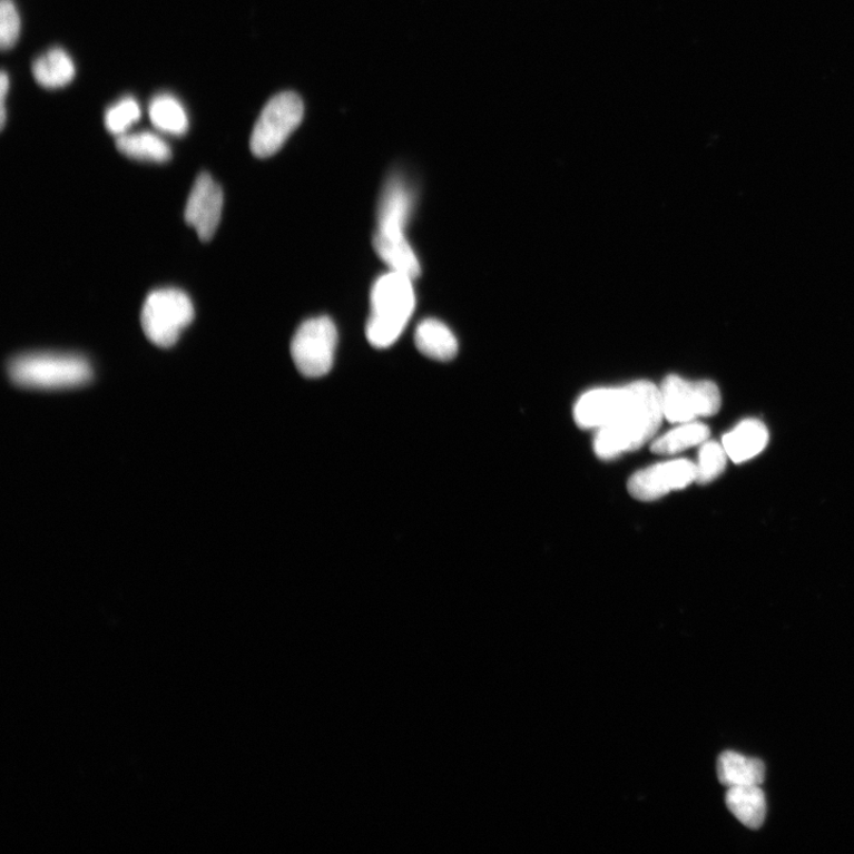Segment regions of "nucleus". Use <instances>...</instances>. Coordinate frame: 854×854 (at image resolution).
Returning <instances> with one entry per match:
<instances>
[{
	"label": "nucleus",
	"instance_id": "obj_20",
	"mask_svg": "<svg viewBox=\"0 0 854 854\" xmlns=\"http://www.w3.org/2000/svg\"><path fill=\"white\" fill-rule=\"evenodd\" d=\"M140 117L141 110L138 101L132 97L122 98L106 111V129L117 137L122 136L131 129Z\"/></svg>",
	"mask_w": 854,
	"mask_h": 854
},
{
	"label": "nucleus",
	"instance_id": "obj_1",
	"mask_svg": "<svg viewBox=\"0 0 854 854\" xmlns=\"http://www.w3.org/2000/svg\"><path fill=\"white\" fill-rule=\"evenodd\" d=\"M573 414L578 426L597 430L593 448L603 460L640 449L665 418L660 390L649 381L590 391L578 400Z\"/></svg>",
	"mask_w": 854,
	"mask_h": 854
},
{
	"label": "nucleus",
	"instance_id": "obj_22",
	"mask_svg": "<svg viewBox=\"0 0 854 854\" xmlns=\"http://www.w3.org/2000/svg\"><path fill=\"white\" fill-rule=\"evenodd\" d=\"M10 92V79L6 71L2 72V77H0V124H2V129H4V126L7 124V97Z\"/></svg>",
	"mask_w": 854,
	"mask_h": 854
},
{
	"label": "nucleus",
	"instance_id": "obj_10",
	"mask_svg": "<svg viewBox=\"0 0 854 854\" xmlns=\"http://www.w3.org/2000/svg\"><path fill=\"white\" fill-rule=\"evenodd\" d=\"M224 208V193L210 175H199L192 193L185 212L187 224L195 228L199 239L212 241L222 220Z\"/></svg>",
	"mask_w": 854,
	"mask_h": 854
},
{
	"label": "nucleus",
	"instance_id": "obj_6",
	"mask_svg": "<svg viewBox=\"0 0 854 854\" xmlns=\"http://www.w3.org/2000/svg\"><path fill=\"white\" fill-rule=\"evenodd\" d=\"M660 390L664 416L670 423L695 422L699 416L718 413L722 395L713 381H688L678 375H668Z\"/></svg>",
	"mask_w": 854,
	"mask_h": 854
},
{
	"label": "nucleus",
	"instance_id": "obj_15",
	"mask_svg": "<svg viewBox=\"0 0 854 854\" xmlns=\"http://www.w3.org/2000/svg\"><path fill=\"white\" fill-rule=\"evenodd\" d=\"M76 65L69 53L61 48H52L32 63L36 82L47 89H58L69 85L76 78Z\"/></svg>",
	"mask_w": 854,
	"mask_h": 854
},
{
	"label": "nucleus",
	"instance_id": "obj_16",
	"mask_svg": "<svg viewBox=\"0 0 854 854\" xmlns=\"http://www.w3.org/2000/svg\"><path fill=\"white\" fill-rule=\"evenodd\" d=\"M117 148L124 156L140 161L166 163L173 156L165 139L147 131L119 136Z\"/></svg>",
	"mask_w": 854,
	"mask_h": 854
},
{
	"label": "nucleus",
	"instance_id": "obj_5",
	"mask_svg": "<svg viewBox=\"0 0 854 854\" xmlns=\"http://www.w3.org/2000/svg\"><path fill=\"white\" fill-rule=\"evenodd\" d=\"M194 316L193 302L184 291L160 288L145 300L141 326L145 335L154 344L160 349H170L193 322Z\"/></svg>",
	"mask_w": 854,
	"mask_h": 854
},
{
	"label": "nucleus",
	"instance_id": "obj_13",
	"mask_svg": "<svg viewBox=\"0 0 854 854\" xmlns=\"http://www.w3.org/2000/svg\"><path fill=\"white\" fill-rule=\"evenodd\" d=\"M717 773L719 783L728 788L760 786L766 778V766L760 759L726 752L718 759Z\"/></svg>",
	"mask_w": 854,
	"mask_h": 854
},
{
	"label": "nucleus",
	"instance_id": "obj_7",
	"mask_svg": "<svg viewBox=\"0 0 854 854\" xmlns=\"http://www.w3.org/2000/svg\"><path fill=\"white\" fill-rule=\"evenodd\" d=\"M303 117L304 105L298 95L284 92L272 98L254 126L249 143L252 154L258 158L276 155Z\"/></svg>",
	"mask_w": 854,
	"mask_h": 854
},
{
	"label": "nucleus",
	"instance_id": "obj_11",
	"mask_svg": "<svg viewBox=\"0 0 854 854\" xmlns=\"http://www.w3.org/2000/svg\"><path fill=\"white\" fill-rule=\"evenodd\" d=\"M768 442L767 426L760 421L747 420L726 433L722 444L733 462L744 463L759 455Z\"/></svg>",
	"mask_w": 854,
	"mask_h": 854
},
{
	"label": "nucleus",
	"instance_id": "obj_3",
	"mask_svg": "<svg viewBox=\"0 0 854 854\" xmlns=\"http://www.w3.org/2000/svg\"><path fill=\"white\" fill-rule=\"evenodd\" d=\"M412 282L402 272L391 269L373 284L366 336L374 349L391 347L404 333L415 308Z\"/></svg>",
	"mask_w": 854,
	"mask_h": 854
},
{
	"label": "nucleus",
	"instance_id": "obj_17",
	"mask_svg": "<svg viewBox=\"0 0 854 854\" xmlns=\"http://www.w3.org/2000/svg\"><path fill=\"white\" fill-rule=\"evenodd\" d=\"M149 117L160 132L184 136L189 129L186 108L171 95L155 97L149 105Z\"/></svg>",
	"mask_w": 854,
	"mask_h": 854
},
{
	"label": "nucleus",
	"instance_id": "obj_4",
	"mask_svg": "<svg viewBox=\"0 0 854 854\" xmlns=\"http://www.w3.org/2000/svg\"><path fill=\"white\" fill-rule=\"evenodd\" d=\"M9 375L18 386L36 390L80 387L94 377L89 362L79 355L33 353L10 362Z\"/></svg>",
	"mask_w": 854,
	"mask_h": 854
},
{
	"label": "nucleus",
	"instance_id": "obj_21",
	"mask_svg": "<svg viewBox=\"0 0 854 854\" xmlns=\"http://www.w3.org/2000/svg\"><path fill=\"white\" fill-rule=\"evenodd\" d=\"M21 35V17L13 0L0 2V46L3 50L14 47Z\"/></svg>",
	"mask_w": 854,
	"mask_h": 854
},
{
	"label": "nucleus",
	"instance_id": "obj_19",
	"mask_svg": "<svg viewBox=\"0 0 854 854\" xmlns=\"http://www.w3.org/2000/svg\"><path fill=\"white\" fill-rule=\"evenodd\" d=\"M728 459L723 444L707 440L699 450L696 482L706 484L715 481L723 474Z\"/></svg>",
	"mask_w": 854,
	"mask_h": 854
},
{
	"label": "nucleus",
	"instance_id": "obj_14",
	"mask_svg": "<svg viewBox=\"0 0 854 854\" xmlns=\"http://www.w3.org/2000/svg\"><path fill=\"white\" fill-rule=\"evenodd\" d=\"M725 803L745 827L758 830L765 824L767 799L759 786L729 788L725 795Z\"/></svg>",
	"mask_w": 854,
	"mask_h": 854
},
{
	"label": "nucleus",
	"instance_id": "obj_2",
	"mask_svg": "<svg viewBox=\"0 0 854 854\" xmlns=\"http://www.w3.org/2000/svg\"><path fill=\"white\" fill-rule=\"evenodd\" d=\"M413 204L414 195L405 179L392 176L380 197L373 246L391 269L414 281L421 276V263L405 234Z\"/></svg>",
	"mask_w": 854,
	"mask_h": 854
},
{
	"label": "nucleus",
	"instance_id": "obj_8",
	"mask_svg": "<svg viewBox=\"0 0 854 854\" xmlns=\"http://www.w3.org/2000/svg\"><path fill=\"white\" fill-rule=\"evenodd\" d=\"M336 344L335 323L330 317H315L300 326L291 342V355L304 376L321 377L333 369Z\"/></svg>",
	"mask_w": 854,
	"mask_h": 854
},
{
	"label": "nucleus",
	"instance_id": "obj_18",
	"mask_svg": "<svg viewBox=\"0 0 854 854\" xmlns=\"http://www.w3.org/2000/svg\"><path fill=\"white\" fill-rule=\"evenodd\" d=\"M710 438V430L701 423H683L670 430L651 444V451L658 455H677L689 448L701 445Z\"/></svg>",
	"mask_w": 854,
	"mask_h": 854
},
{
	"label": "nucleus",
	"instance_id": "obj_12",
	"mask_svg": "<svg viewBox=\"0 0 854 854\" xmlns=\"http://www.w3.org/2000/svg\"><path fill=\"white\" fill-rule=\"evenodd\" d=\"M414 342L418 351L435 361L446 362L459 353V342L449 326L435 318H426L416 326Z\"/></svg>",
	"mask_w": 854,
	"mask_h": 854
},
{
	"label": "nucleus",
	"instance_id": "obj_9",
	"mask_svg": "<svg viewBox=\"0 0 854 854\" xmlns=\"http://www.w3.org/2000/svg\"><path fill=\"white\" fill-rule=\"evenodd\" d=\"M697 481V467L688 460L651 465L636 472L628 483L629 493L640 501L659 500L674 490Z\"/></svg>",
	"mask_w": 854,
	"mask_h": 854
}]
</instances>
